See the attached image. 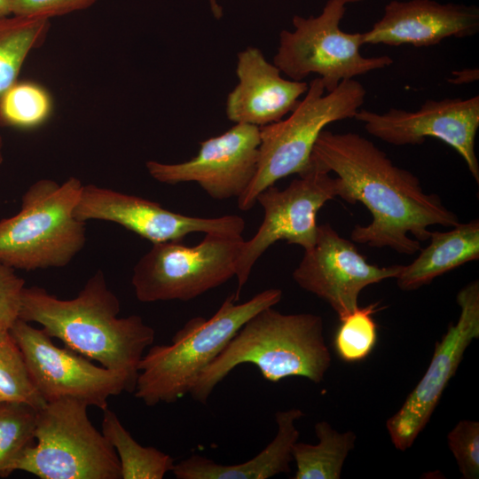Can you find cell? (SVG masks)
Listing matches in <instances>:
<instances>
[{
  "label": "cell",
  "instance_id": "obj_1",
  "mask_svg": "<svg viewBox=\"0 0 479 479\" xmlns=\"http://www.w3.org/2000/svg\"><path fill=\"white\" fill-rule=\"evenodd\" d=\"M312 157L336 174L338 197L349 204L362 202L372 214L369 224H357L351 231L353 242L411 255L421 249L420 241L429 239L431 225L459 224L438 195L424 192L415 175L394 165L383 151L357 133L323 130Z\"/></svg>",
  "mask_w": 479,
  "mask_h": 479
},
{
  "label": "cell",
  "instance_id": "obj_2",
  "mask_svg": "<svg viewBox=\"0 0 479 479\" xmlns=\"http://www.w3.org/2000/svg\"><path fill=\"white\" fill-rule=\"evenodd\" d=\"M120 310L118 297L98 270L69 300L40 287H24L19 318L39 324L67 348L121 374L135 390L139 363L155 332L140 316L119 318Z\"/></svg>",
  "mask_w": 479,
  "mask_h": 479
},
{
  "label": "cell",
  "instance_id": "obj_3",
  "mask_svg": "<svg viewBox=\"0 0 479 479\" xmlns=\"http://www.w3.org/2000/svg\"><path fill=\"white\" fill-rule=\"evenodd\" d=\"M323 320L312 313L284 314L265 308L250 318L200 373L189 395L206 404L215 388L242 364L255 365L277 382L302 377L320 383L331 365Z\"/></svg>",
  "mask_w": 479,
  "mask_h": 479
},
{
  "label": "cell",
  "instance_id": "obj_4",
  "mask_svg": "<svg viewBox=\"0 0 479 479\" xmlns=\"http://www.w3.org/2000/svg\"><path fill=\"white\" fill-rule=\"evenodd\" d=\"M279 288L263 290L236 303L228 296L209 318L189 319L170 344L150 346L139 363L134 395L147 406L172 404L189 394L200 373L223 350L237 331L260 310L280 302Z\"/></svg>",
  "mask_w": 479,
  "mask_h": 479
},
{
  "label": "cell",
  "instance_id": "obj_5",
  "mask_svg": "<svg viewBox=\"0 0 479 479\" xmlns=\"http://www.w3.org/2000/svg\"><path fill=\"white\" fill-rule=\"evenodd\" d=\"M82 187L75 177L31 185L20 212L0 220V262L23 271L67 265L86 241V223L74 214Z\"/></svg>",
  "mask_w": 479,
  "mask_h": 479
},
{
  "label": "cell",
  "instance_id": "obj_6",
  "mask_svg": "<svg viewBox=\"0 0 479 479\" xmlns=\"http://www.w3.org/2000/svg\"><path fill=\"white\" fill-rule=\"evenodd\" d=\"M325 91L321 78H314L308 84L305 97L287 118L259 127L256 172L238 198L240 209H251L258 194L278 180L305 171L320 132L334 122L353 118L366 94L364 86L354 79L341 82L327 94Z\"/></svg>",
  "mask_w": 479,
  "mask_h": 479
},
{
  "label": "cell",
  "instance_id": "obj_7",
  "mask_svg": "<svg viewBox=\"0 0 479 479\" xmlns=\"http://www.w3.org/2000/svg\"><path fill=\"white\" fill-rule=\"evenodd\" d=\"M74 398L49 401L37 410L35 444L9 468L41 479H122L114 447Z\"/></svg>",
  "mask_w": 479,
  "mask_h": 479
},
{
  "label": "cell",
  "instance_id": "obj_8",
  "mask_svg": "<svg viewBox=\"0 0 479 479\" xmlns=\"http://www.w3.org/2000/svg\"><path fill=\"white\" fill-rule=\"evenodd\" d=\"M345 10L342 2L328 0L317 16L294 15V30L279 33L273 64L297 82L310 74L318 75L327 92L344 80L391 65L393 59L389 56H362V33L340 28Z\"/></svg>",
  "mask_w": 479,
  "mask_h": 479
},
{
  "label": "cell",
  "instance_id": "obj_9",
  "mask_svg": "<svg viewBox=\"0 0 479 479\" xmlns=\"http://www.w3.org/2000/svg\"><path fill=\"white\" fill-rule=\"evenodd\" d=\"M245 240L207 233L197 245L181 241L153 244L136 263L131 283L142 302L190 301L236 276Z\"/></svg>",
  "mask_w": 479,
  "mask_h": 479
},
{
  "label": "cell",
  "instance_id": "obj_10",
  "mask_svg": "<svg viewBox=\"0 0 479 479\" xmlns=\"http://www.w3.org/2000/svg\"><path fill=\"white\" fill-rule=\"evenodd\" d=\"M329 174L311 155L310 167L287 188L279 190L273 185L258 194L256 202L263 207L264 217L256 233L244 241L237 261V301L254 264L272 244L285 240L304 251L314 246L317 213L326 202L339 196L338 178Z\"/></svg>",
  "mask_w": 479,
  "mask_h": 479
},
{
  "label": "cell",
  "instance_id": "obj_11",
  "mask_svg": "<svg viewBox=\"0 0 479 479\" xmlns=\"http://www.w3.org/2000/svg\"><path fill=\"white\" fill-rule=\"evenodd\" d=\"M24 357L31 381L45 402L74 398L100 410L108 398L133 393L127 380L68 348L54 344L42 328L18 319L10 329Z\"/></svg>",
  "mask_w": 479,
  "mask_h": 479
},
{
  "label": "cell",
  "instance_id": "obj_12",
  "mask_svg": "<svg viewBox=\"0 0 479 479\" xmlns=\"http://www.w3.org/2000/svg\"><path fill=\"white\" fill-rule=\"evenodd\" d=\"M460 308L456 324L436 342L427 371L400 409L386 422L395 448L406 451L429 421L469 344L479 337V282L466 285L457 294Z\"/></svg>",
  "mask_w": 479,
  "mask_h": 479
},
{
  "label": "cell",
  "instance_id": "obj_13",
  "mask_svg": "<svg viewBox=\"0 0 479 479\" xmlns=\"http://www.w3.org/2000/svg\"><path fill=\"white\" fill-rule=\"evenodd\" d=\"M372 136L394 145H421L428 137L452 147L479 183L475 137L479 128V96L427 100L415 111L390 108L384 114L359 109L353 117Z\"/></svg>",
  "mask_w": 479,
  "mask_h": 479
},
{
  "label": "cell",
  "instance_id": "obj_14",
  "mask_svg": "<svg viewBox=\"0 0 479 479\" xmlns=\"http://www.w3.org/2000/svg\"><path fill=\"white\" fill-rule=\"evenodd\" d=\"M402 268L367 263L353 241L326 223L318 225L315 244L304 251L293 279L300 287L326 302L341 319L359 307L358 296L365 287L396 279Z\"/></svg>",
  "mask_w": 479,
  "mask_h": 479
},
{
  "label": "cell",
  "instance_id": "obj_15",
  "mask_svg": "<svg viewBox=\"0 0 479 479\" xmlns=\"http://www.w3.org/2000/svg\"><path fill=\"white\" fill-rule=\"evenodd\" d=\"M82 222L118 224L153 244L182 241L194 232L240 236L244 220L237 215L196 217L176 213L149 200L95 185H83L74 211Z\"/></svg>",
  "mask_w": 479,
  "mask_h": 479
},
{
  "label": "cell",
  "instance_id": "obj_16",
  "mask_svg": "<svg viewBox=\"0 0 479 479\" xmlns=\"http://www.w3.org/2000/svg\"><path fill=\"white\" fill-rule=\"evenodd\" d=\"M259 127L236 123L200 144L192 159L180 163L146 162L150 176L163 184L195 182L213 199L240 198L257 168Z\"/></svg>",
  "mask_w": 479,
  "mask_h": 479
},
{
  "label": "cell",
  "instance_id": "obj_17",
  "mask_svg": "<svg viewBox=\"0 0 479 479\" xmlns=\"http://www.w3.org/2000/svg\"><path fill=\"white\" fill-rule=\"evenodd\" d=\"M479 30V8L435 0H393L382 17L362 33L363 44L428 47L448 37L463 38Z\"/></svg>",
  "mask_w": 479,
  "mask_h": 479
},
{
  "label": "cell",
  "instance_id": "obj_18",
  "mask_svg": "<svg viewBox=\"0 0 479 479\" xmlns=\"http://www.w3.org/2000/svg\"><path fill=\"white\" fill-rule=\"evenodd\" d=\"M280 70L255 47L237 55L238 84L228 94L227 118L235 123L262 127L283 119L305 94L308 83L284 79Z\"/></svg>",
  "mask_w": 479,
  "mask_h": 479
},
{
  "label": "cell",
  "instance_id": "obj_19",
  "mask_svg": "<svg viewBox=\"0 0 479 479\" xmlns=\"http://www.w3.org/2000/svg\"><path fill=\"white\" fill-rule=\"evenodd\" d=\"M303 415L298 408L276 412L275 437L262 452L245 462L223 465L205 456L192 454L175 464L171 472L177 479H267L288 473L293 446L300 436L295 422Z\"/></svg>",
  "mask_w": 479,
  "mask_h": 479
},
{
  "label": "cell",
  "instance_id": "obj_20",
  "mask_svg": "<svg viewBox=\"0 0 479 479\" xmlns=\"http://www.w3.org/2000/svg\"><path fill=\"white\" fill-rule=\"evenodd\" d=\"M430 243L396 278L404 291L416 290L436 278L479 258V221L459 224L447 232H431Z\"/></svg>",
  "mask_w": 479,
  "mask_h": 479
},
{
  "label": "cell",
  "instance_id": "obj_21",
  "mask_svg": "<svg viewBox=\"0 0 479 479\" xmlns=\"http://www.w3.org/2000/svg\"><path fill=\"white\" fill-rule=\"evenodd\" d=\"M317 444L296 442L293 460L296 472L294 479H340L346 458L355 447L353 431L339 432L326 420L315 424Z\"/></svg>",
  "mask_w": 479,
  "mask_h": 479
},
{
  "label": "cell",
  "instance_id": "obj_22",
  "mask_svg": "<svg viewBox=\"0 0 479 479\" xmlns=\"http://www.w3.org/2000/svg\"><path fill=\"white\" fill-rule=\"evenodd\" d=\"M101 432L118 456L122 479H162L172 471L170 455L139 444L108 408L103 410Z\"/></svg>",
  "mask_w": 479,
  "mask_h": 479
},
{
  "label": "cell",
  "instance_id": "obj_23",
  "mask_svg": "<svg viewBox=\"0 0 479 479\" xmlns=\"http://www.w3.org/2000/svg\"><path fill=\"white\" fill-rule=\"evenodd\" d=\"M50 20L10 15L0 19V100L18 81L28 53L46 37Z\"/></svg>",
  "mask_w": 479,
  "mask_h": 479
},
{
  "label": "cell",
  "instance_id": "obj_24",
  "mask_svg": "<svg viewBox=\"0 0 479 479\" xmlns=\"http://www.w3.org/2000/svg\"><path fill=\"white\" fill-rule=\"evenodd\" d=\"M53 110L51 94L32 81H17L0 100V126L33 130L48 121Z\"/></svg>",
  "mask_w": 479,
  "mask_h": 479
},
{
  "label": "cell",
  "instance_id": "obj_25",
  "mask_svg": "<svg viewBox=\"0 0 479 479\" xmlns=\"http://www.w3.org/2000/svg\"><path fill=\"white\" fill-rule=\"evenodd\" d=\"M37 410L19 402H0V476L23 452L35 444Z\"/></svg>",
  "mask_w": 479,
  "mask_h": 479
},
{
  "label": "cell",
  "instance_id": "obj_26",
  "mask_svg": "<svg viewBox=\"0 0 479 479\" xmlns=\"http://www.w3.org/2000/svg\"><path fill=\"white\" fill-rule=\"evenodd\" d=\"M0 398L36 410L46 403L35 388L22 352L10 330H0Z\"/></svg>",
  "mask_w": 479,
  "mask_h": 479
},
{
  "label": "cell",
  "instance_id": "obj_27",
  "mask_svg": "<svg viewBox=\"0 0 479 479\" xmlns=\"http://www.w3.org/2000/svg\"><path fill=\"white\" fill-rule=\"evenodd\" d=\"M377 304L358 307L340 319L334 336V348L339 357L354 363L365 359L377 342V325L373 314Z\"/></svg>",
  "mask_w": 479,
  "mask_h": 479
},
{
  "label": "cell",
  "instance_id": "obj_28",
  "mask_svg": "<svg viewBox=\"0 0 479 479\" xmlns=\"http://www.w3.org/2000/svg\"><path fill=\"white\" fill-rule=\"evenodd\" d=\"M448 446L465 479L479 477V422L461 420L447 435Z\"/></svg>",
  "mask_w": 479,
  "mask_h": 479
},
{
  "label": "cell",
  "instance_id": "obj_29",
  "mask_svg": "<svg viewBox=\"0 0 479 479\" xmlns=\"http://www.w3.org/2000/svg\"><path fill=\"white\" fill-rule=\"evenodd\" d=\"M25 280L0 262V330H10L19 319Z\"/></svg>",
  "mask_w": 479,
  "mask_h": 479
},
{
  "label": "cell",
  "instance_id": "obj_30",
  "mask_svg": "<svg viewBox=\"0 0 479 479\" xmlns=\"http://www.w3.org/2000/svg\"><path fill=\"white\" fill-rule=\"evenodd\" d=\"M98 0H10L12 15L44 18L85 10Z\"/></svg>",
  "mask_w": 479,
  "mask_h": 479
},
{
  "label": "cell",
  "instance_id": "obj_31",
  "mask_svg": "<svg viewBox=\"0 0 479 479\" xmlns=\"http://www.w3.org/2000/svg\"><path fill=\"white\" fill-rule=\"evenodd\" d=\"M452 76L448 79V82L455 85L471 83L478 81V68H464L452 72Z\"/></svg>",
  "mask_w": 479,
  "mask_h": 479
},
{
  "label": "cell",
  "instance_id": "obj_32",
  "mask_svg": "<svg viewBox=\"0 0 479 479\" xmlns=\"http://www.w3.org/2000/svg\"><path fill=\"white\" fill-rule=\"evenodd\" d=\"M209 6L213 16L216 20H220L223 16V8L218 0H208Z\"/></svg>",
  "mask_w": 479,
  "mask_h": 479
},
{
  "label": "cell",
  "instance_id": "obj_33",
  "mask_svg": "<svg viewBox=\"0 0 479 479\" xmlns=\"http://www.w3.org/2000/svg\"><path fill=\"white\" fill-rule=\"evenodd\" d=\"M12 15L10 0H0V19Z\"/></svg>",
  "mask_w": 479,
  "mask_h": 479
},
{
  "label": "cell",
  "instance_id": "obj_34",
  "mask_svg": "<svg viewBox=\"0 0 479 479\" xmlns=\"http://www.w3.org/2000/svg\"><path fill=\"white\" fill-rule=\"evenodd\" d=\"M3 148H4V141H3V137H2V136L0 134V166L2 165V163L4 161Z\"/></svg>",
  "mask_w": 479,
  "mask_h": 479
},
{
  "label": "cell",
  "instance_id": "obj_35",
  "mask_svg": "<svg viewBox=\"0 0 479 479\" xmlns=\"http://www.w3.org/2000/svg\"><path fill=\"white\" fill-rule=\"evenodd\" d=\"M340 2H342L343 4H355V3H359V2H362L364 0H338Z\"/></svg>",
  "mask_w": 479,
  "mask_h": 479
},
{
  "label": "cell",
  "instance_id": "obj_36",
  "mask_svg": "<svg viewBox=\"0 0 479 479\" xmlns=\"http://www.w3.org/2000/svg\"><path fill=\"white\" fill-rule=\"evenodd\" d=\"M3 401L1 398H0V402Z\"/></svg>",
  "mask_w": 479,
  "mask_h": 479
}]
</instances>
